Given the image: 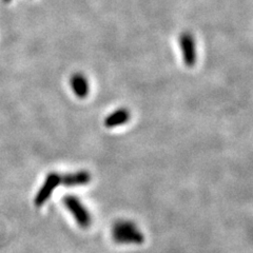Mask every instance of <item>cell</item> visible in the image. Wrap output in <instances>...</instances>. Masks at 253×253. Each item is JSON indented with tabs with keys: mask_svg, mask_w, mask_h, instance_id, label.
I'll return each mask as SVG.
<instances>
[{
	"mask_svg": "<svg viewBox=\"0 0 253 253\" xmlns=\"http://www.w3.org/2000/svg\"><path fill=\"white\" fill-rule=\"evenodd\" d=\"M113 239L118 244H141L145 241L142 234L132 221L118 220L113 226Z\"/></svg>",
	"mask_w": 253,
	"mask_h": 253,
	"instance_id": "obj_1",
	"label": "cell"
},
{
	"mask_svg": "<svg viewBox=\"0 0 253 253\" xmlns=\"http://www.w3.org/2000/svg\"><path fill=\"white\" fill-rule=\"evenodd\" d=\"M63 204H65L67 209L71 212V214L74 216L76 223L79 226L84 229L90 227L92 223L90 213L77 197L73 195H68L63 199Z\"/></svg>",
	"mask_w": 253,
	"mask_h": 253,
	"instance_id": "obj_2",
	"label": "cell"
},
{
	"mask_svg": "<svg viewBox=\"0 0 253 253\" xmlns=\"http://www.w3.org/2000/svg\"><path fill=\"white\" fill-rule=\"evenodd\" d=\"M179 45L185 65L190 68L193 67L196 63L197 52L195 39L191 35V33L184 32V33L179 36Z\"/></svg>",
	"mask_w": 253,
	"mask_h": 253,
	"instance_id": "obj_3",
	"label": "cell"
},
{
	"mask_svg": "<svg viewBox=\"0 0 253 253\" xmlns=\"http://www.w3.org/2000/svg\"><path fill=\"white\" fill-rule=\"evenodd\" d=\"M61 183V176L56 172H52L47 174V176L44 180L43 185L39 189V191L35 197L34 203L37 207H42V206L50 199L54 190L58 187Z\"/></svg>",
	"mask_w": 253,
	"mask_h": 253,
	"instance_id": "obj_4",
	"label": "cell"
},
{
	"mask_svg": "<svg viewBox=\"0 0 253 253\" xmlns=\"http://www.w3.org/2000/svg\"><path fill=\"white\" fill-rule=\"evenodd\" d=\"M91 180V175L88 171H77L75 173L67 174L61 176V184L65 187H77L88 184Z\"/></svg>",
	"mask_w": 253,
	"mask_h": 253,
	"instance_id": "obj_5",
	"label": "cell"
},
{
	"mask_svg": "<svg viewBox=\"0 0 253 253\" xmlns=\"http://www.w3.org/2000/svg\"><path fill=\"white\" fill-rule=\"evenodd\" d=\"M71 86H72V90L77 97L85 98L88 96L90 86L88 79H86L83 74L76 73L72 76V78H71Z\"/></svg>",
	"mask_w": 253,
	"mask_h": 253,
	"instance_id": "obj_6",
	"label": "cell"
},
{
	"mask_svg": "<svg viewBox=\"0 0 253 253\" xmlns=\"http://www.w3.org/2000/svg\"><path fill=\"white\" fill-rule=\"evenodd\" d=\"M130 120V112L126 109H118L113 113L107 116L105 120V125L107 128H115V126H122L128 123Z\"/></svg>",
	"mask_w": 253,
	"mask_h": 253,
	"instance_id": "obj_7",
	"label": "cell"
},
{
	"mask_svg": "<svg viewBox=\"0 0 253 253\" xmlns=\"http://www.w3.org/2000/svg\"><path fill=\"white\" fill-rule=\"evenodd\" d=\"M3 1H4L5 3H7V2H10V1H11V0H3Z\"/></svg>",
	"mask_w": 253,
	"mask_h": 253,
	"instance_id": "obj_8",
	"label": "cell"
}]
</instances>
